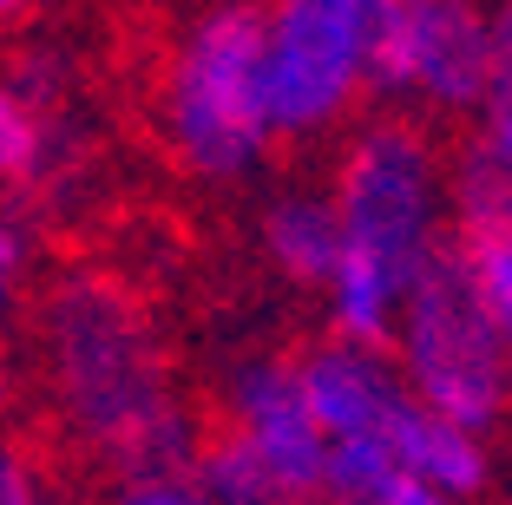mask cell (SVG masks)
Returning a JSON list of instances; mask_svg holds the SVG:
<instances>
[{"mask_svg": "<svg viewBox=\"0 0 512 505\" xmlns=\"http://www.w3.org/2000/svg\"><path fill=\"white\" fill-rule=\"evenodd\" d=\"M46 381L66 433L119 473L184 466L197 420L178 394L171 348L151 309L112 276H66L40 315Z\"/></svg>", "mask_w": 512, "mask_h": 505, "instance_id": "1", "label": "cell"}, {"mask_svg": "<svg viewBox=\"0 0 512 505\" xmlns=\"http://www.w3.org/2000/svg\"><path fill=\"white\" fill-rule=\"evenodd\" d=\"M329 204L342 230L322 276L329 328L388 342L414 276L447 250V158L414 119H368L335 158Z\"/></svg>", "mask_w": 512, "mask_h": 505, "instance_id": "2", "label": "cell"}, {"mask_svg": "<svg viewBox=\"0 0 512 505\" xmlns=\"http://www.w3.org/2000/svg\"><path fill=\"white\" fill-rule=\"evenodd\" d=\"M165 138L204 184H237L263 171L276 145L263 99V7L217 0L191 20L165 66Z\"/></svg>", "mask_w": 512, "mask_h": 505, "instance_id": "3", "label": "cell"}, {"mask_svg": "<svg viewBox=\"0 0 512 505\" xmlns=\"http://www.w3.org/2000/svg\"><path fill=\"white\" fill-rule=\"evenodd\" d=\"M388 348L401 381L414 387V401H427L434 414L473 433H493L512 420V342L480 309L473 283L447 250L414 276Z\"/></svg>", "mask_w": 512, "mask_h": 505, "instance_id": "4", "label": "cell"}, {"mask_svg": "<svg viewBox=\"0 0 512 505\" xmlns=\"http://www.w3.org/2000/svg\"><path fill=\"white\" fill-rule=\"evenodd\" d=\"M388 0H263V99L276 138H329L375 79Z\"/></svg>", "mask_w": 512, "mask_h": 505, "instance_id": "5", "label": "cell"}, {"mask_svg": "<svg viewBox=\"0 0 512 505\" xmlns=\"http://www.w3.org/2000/svg\"><path fill=\"white\" fill-rule=\"evenodd\" d=\"M506 66V33L480 0H388L368 92L401 112L467 119L493 99Z\"/></svg>", "mask_w": 512, "mask_h": 505, "instance_id": "6", "label": "cell"}, {"mask_svg": "<svg viewBox=\"0 0 512 505\" xmlns=\"http://www.w3.org/2000/svg\"><path fill=\"white\" fill-rule=\"evenodd\" d=\"M224 427L250 446L263 473L276 479L283 505H316L322 492V460H329V433H322L316 407L302 394L296 361L256 355L224 381Z\"/></svg>", "mask_w": 512, "mask_h": 505, "instance_id": "7", "label": "cell"}, {"mask_svg": "<svg viewBox=\"0 0 512 505\" xmlns=\"http://www.w3.org/2000/svg\"><path fill=\"white\" fill-rule=\"evenodd\" d=\"M296 374H302V394H309L329 440H381L394 427V414L414 401V387L401 381L388 342L329 335L309 355H296Z\"/></svg>", "mask_w": 512, "mask_h": 505, "instance_id": "8", "label": "cell"}, {"mask_svg": "<svg viewBox=\"0 0 512 505\" xmlns=\"http://www.w3.org/2000/svg\"><path fill=\"white\" fill-rule=\"evenodd\" d=\"M447 256L512 342V191L486 151H467L447 171Z\"/></svg>", "mask_w": 512, "mask_h": 505, "instance_id": "9", "label": "cell"}, {"mask_svg": "<svg viewBox=\"0 0 512 505\" xmlns=\"http://www.w3.org/2000/svg\"><path fill=\"white\" fill-rule=\"evenodd\" d=\"M381 440H388L394 453H401V460L427 479V486H440L447 499H460V505H473L486 486H493V453H486V433H473V427H460V420L434 414L427 401H407Z\"/></svg>", "mask_w": 512, "mask_h": 505, "instance_id": "10", "label": "cell"}, {"mask_svg": "<svg viewBox=\"0 0 512 505\" xmlns=\"http://www.w3.org/2000/svg\"><path fill=\"white\" fill-rule=\"evenodd\" d=\"M316 505H460L427 486L388 440H329Z\"/></svg>", "mask_w": 512, "mask_h": 505, "instance_id": "11", "label": "cell"}, {"mask_svg": "<svg viewBox=\"0 0 512 505\" xmlns=\"http://www.w3.org/2000/svg\"><path fill=\"white\" fill-rule=\"evenodd\" d=\"M335 243H342V230H335L329 197H316V191L270 197V210H263V256L283 269L289 283L322 289V276H329V263H335Z\"/></svg>", "mask_w": 512, "mask_h": 505, "instance_id": "12", "label": "cell"}, {"mask_svg": "<svg viewBox=\"0 0 512 505\" xmlns=\"http://www.w3.org/2000/svg\"><path fill=\"white\" fill-rule=\"evenodd\" d=\"M184 466L197 473V486L211 492V499H224V505H283L276 479L263 473V460H256V453H250V446H243L230 427L211 433V440H197Z\"/></svg>", "mask_w": 512, "mask_h": 505, "instance_id": "13", "label": "cell"}, {"mask_svg": "<svg viewBox=\"0 0 512 505\" xmlns=\"http://www.w3.org/2000/svg\"><path fill=\"white\" fill-rule=\"evenodd\" d=\"M53 164V125L27 86L0 79V184H40Z\"/></svg>", "mask_w": 512, "mask_h": 505, "instance_id": "14", "label": "cell"}, {"mask_svg": "<svg viewBox=\"0 0 512 505\" xmlns=\"http://www.w3.org/2000/svg\"><path fill=\"white\" fill-rule=\"evenodd\" d=\"M112 505H224L197 486L191 466H145V473H125L119 479V499Z\"/></svg>", "mask_w": 512, "mask_h": 505, "instance_id": "15", "label": "cell"}, {"mask_svg": "<svg viewBox=\"0 0 512 505\" xmlns=\"http://www.w3.org/2000/svg\"><path fill=\"white\" fill-rule=\"evenodd\" d=\"M0 505H60L46 466L33 460L27 446H14V440H0Z\"/></svg>", "mask_w": 512, "mask_h": 505, "instance_id": "16", "label": "cell"}, {"mask_svg": "<svg viewBox=\"0 0 512 505\" xmlns=\"http://www.w3.org/2000/svg\"><path fill=\"white\" fill-rule=\"evenodd\" d=\"M486 112V158H493V171L506 178V191H512V66L499 73V86H493V99L480 105Z\"/></svg>", "mask_w": 512, "mask_h": 505, "instance_id": "17", "label": "cell"}, {"mask_svg": "<svg viewBox=\"0 0 512 505\" xmlns=\"http://www.w3.org/2000/svg\"><path fill=\"white\" fill-rule=\"evenodd\" d=\"M27 256H33V243H27V223L0 210V269H7V276H20V269H27Z\"/></svg>", "mask_w": 512, "mask_h": 505, "instance_id": "18", "label": "cell"}, {"mask_svg": "<svg viewBox=\"0 0 512 505\" xmlns=\"http://www.w3.org/2000/svg\"><path fill=\"white\" fill-rule=\"evenodd\" d=\"M14 407H20V381H14V361L0 355V427L14 420Z\"/></svg>", "mask_w": 512, "mask_h": 505, "instance_id": "19", "label": "cell"}, {"mask_svg": "<svg viewBox=\"0 0 512 505\" xmlns=\"http://www.w3.org/2000/svg\"><path fill=\"white\" fill-rule=\"evenodd\" d=\"M7 309H14V276L0 269V322H7Z\"/></svg>", "mask_w": 512, "mask_h": 505, "instance_id": "20", "label": "cell"}, {"mask_svg": "<svg viewBox=\"0 0 512 505\" xmlns=\"http://www.w3.org/2000/svg\"><path fill=\"white\" fill-rule=\"evenodd\" d=\"M20 7H27V0H0V20H7V14H20Z\"/></svg>", "mask_w": 512, "mask_h": 505, "instance_id": "21", "label": "cell"}, {"mask_svg": "<svg viewBox=\"0 0 512 505\" xmlns=\"http://www.w3.org/2000/svg\"><path fill=\"white\" fill-rule=\"evenodd\" d=\"M499 33H506V53H512V14H506V20H499Z\"/></svg>", "mask_w": 512, "mask_h": 505, "instance_id": "22", "label": "cell"}]
</instances>
